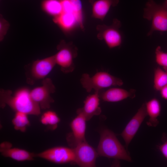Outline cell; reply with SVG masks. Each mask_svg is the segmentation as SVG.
<instances>
[{
    "mask_svg": "<svg viewBox=\"0 0 167 167\" xmlns=\"http://www.w3.org/2000/svg\"><path fill=\"white\" fill-rule=\"evenodd\" d=\"M41 85L30 90V95L33 100L42 109H49L51 104L54 102L51 94L55 92V87L52 79L45 78L42 80Z\"/></svg>",
    "mask_w": 167,
    "mask_h": 167,
    "instance_id": "ba28073f",
    "label": "cell"
},
{
    "mask_svg": "<svg viewBox=\"0 0 167 167\" xmlns=\"http://www.w3.org/2000/svg\"><path fill=\"white\" fill-rule=\"evenodd\" d=\"M34 155L58 164L75 163V160L74 148L62 146L51 148Z\"/></svg>",
    "mask_w": 167,
    "mask_h": 167,
    "instance_id": "9c48e42d",
    "label": "cell"
},
{
    "mask_svg": "<svg viewBox=\"0 0 167 167\" xmlns=\"http://www.w3.org/2000/svg\"><path fill=\"white\" fill-rule=\"evenodd\" d=\"M100 134L97 148L98 155L129 162L132 161L129 154L112 131L107 129H104L101 131Z\"/></svg>",
    "mask_w": 167,
    "mask_h": 167,
    "instance_id": "7a4b0ae2",
    "label": "cell"
},
{
    "mask_svg": "<svg viewBox=\"0 0 167 167\" xmlns=\"http://www.w3.org/2000/svg\"><path fill=\"white\" fill-rule=\"evenodd\" d=\"M167 84V72L160 67L155 69L154 73L153 88L157 91Z\"/></svg>",
    "mask_w": 167,
    "mask_h": 167,
    "instance_id": "ffe728a7",
    "label": "cell"
},
{
    "mask_svg": "<svg viewBox=\"0 0 167 167\" xmlns=\"http://www.w3.org/2000/svg\"><path fill=\"white\" fill-rule=\"evenodd\" d=\"M0 152L6 157L10 158L17 161H32L35 156L34 154L26 150L16 148H12L11 144L5 142L0 144Z\"/></svg>",
    "mask_w": 167,
    "mask_h": 167,
    "instance_id": "9a60e30c",
    "label": "cell"
},
{
    "mask_svg": "<svg viewBox=\"0 0 167 167\" xmlns=\"http://www.w3.org/2000/svg\"><path fill=\"white\" fill-rule=\"evenodd\" d=\"M72 4L81 23L84 25L82 5L80 0H69Z\"/></svg>",
    "mask_w": 167,
    "mask_h": 167,
    "instance_id": "cb8c5ba5",
    "label": "cell"
},
{
    "mask_svg": "<svg viewBox=\"0 0 167 167\" xmlns=\"http://www.w3.org/2000/svg\"><path fill=\"white\" fill-rule=\"evenodd\" d=\"M121 21L115 19L110 25H98L96 29L98 32L97 37L100 40H103L109 49L120 46L122 42V36L120 30Z\"/></svg>",
    "mask_w": 167,
    "mask_h": 167,
    "instance_id": "52a82bcc",
    "label": "cell"
},
{
    "mask_svg": "<svg viewBox=\"0 0 167 167\" xmlns=\"http://www.w3.org/2000/svg\"><path fill=\"white\" fill-rule=\"evenodd\" d=\"M53 20L61 29L65 32H70L78 27L80 28L77 17L73 13L63 12L59 16Z\"/></svg>",
    "mask_w": 167,
    "mask_h": 167,
    "instance_id": "2e32d148",
    "label": "cell"
},
{
    "mask_svg": "<svg viewBox=\"0 0 167 167\" xmlns=\"http://www.w3.org/2000/svg\"><path fill=\"white\" fill-rule=\"evenodd\" d=\"M135 93L133 89L127 90L117 87L111 88L105 91L99 92L100 98L104 101L111 102H119L129 97L134 98Z\"/></svg>",
    "mask_w": 167,
    "mask_h": 167,
    "instance_id": "5bb4252c",
    "label": "cell"
},
{
    "mask_svg": "<svg viewBox=\"0 0 167 167\" xmlns=\"http://www.w3.org/2000/svg\"><path fill=\"white\" fill-rule=\"evenodd\" d=\"M119 0H97L92 3V16L103 20L110 8L117 5Z\"/></svg>",
    "mask_w": 167,
    "mask_h": 167,
    "instance_id": "e0dca14e",
    "label": "cell"
},
{
    "mask_svg": "<svg viewBox=\"0 0 167 167\" xmlns=\"http://www.w3.org/2000/svg\"><path fill=\"white\" fill-rule=\"evenodd\" d=\"M155 58L157 64L162 66L164 69H167V52L162 51L159 46L155 49Z\"/></svg>",
    "mask_w": 167,
    "mask_h": 167,
    "instance_id": "603a6c76",
    "label": "cell"
},
{
    "mask_svg": "<svg viewBox=\"0 0 167 167\" xmlns=\"http://www.w3.org/2000/svg\"><path fill=\"white\" fill-rule=\"evenodd\" d=\"M164 70L167 72V69H164Z\"/></svg>",
    "mask_w": 167,
    "mask_h": 167,
    "instance_id": "f1b7e54d",
    "label": "cell"
},
{
    "mask_svg": "<svg viewBox=\"0 0 167 167\" xmlns=\"http://www.w3.org/2000/svg\"><path fill=\"white\" fill-rule=\"evenodd\" d=\"M73 148L75 156V163L81 167L95 166L98 153L86 141L79 143Z\"/></svg>",
    "mask_w": 167,
    "mask_h": 167,
    "instance_id": "30bf717a",
    "label": "cell"
},
{
    "mask_svg": "<svg viewBox=\"0 0 167 167\" xmlns=\"http://www.w3.org/2000/svg\"><path fill=\"white\" fill-rule=\"evenodd\" d=\"M56 65L54 55L34 61L26 72L27 83L33 85L45 78Z\"/></svg>",
    "mask_w": 167,
    "mask_h": 167,
    "instance_id": "8992f818",
    "label": "cell"
},
{
    "mask_svg": "<svg viewBox=\"0 0 167 167\" xmlns=\"http://www.w3.org/2000/svg\"><path fill=\"white\" fill-rule=\"evenodd\" d=\"M159 91L161 97L163 99L167 100V84L161 88Z\"/></svg>",
    "mask_w": 167,
    "mask_h": 167,
    "instance_id": "4316f807",
    "label": "cell"
},
{
    "mask_svg": "<svg viewBox=\"0 0 167 167\" xmlns=\"http://www.w3.org/2000/svg\"><path fill=\"white\" fill-rule=\"evenodd\" d=\"M58 50L54 55L56 65L61 71L65 74L73 72L75 66L74 59L78 55V49L72 42L61 41L57 47Z\"/></svg>",
    "mask_w": 167,
    "mask_h": 167,
    "instance_id": "5b68a950",
    "label": "cell"
},
{
    "mask_svg": "<svg viewBox=\"0 0 167 167\" xmlns=\"http://www.w3.org/2000/svg\"><path fill=\"white\" fill-rule=\"evenodd\" d=\"M77 114V115L71 123L72 132L67 138L69 143L74 148L79 143L86 141L85 134L87 121L82 114Z\"/></svg>",
    "mask_w": 167,
    "mask_h": 167,
    "instance_id": "7c38bea8",
    "label": "cell"
},
{
    "mask_svg": "<svg viewBox=\"0 0 167 167\" xmlns=\"http://www.w3.org/2000/svg\"><path fill=\"white\" fill-rule=\"evenodd\" d=\"M162 4L164 6L167 7V0H165Z\"/></svg>",
    "mask_w": 167,
    "mask_h": 167,
    "instance_id": "83f0119b",
    "label": "cell"
},
{
    "mask_svg": "<svg viewBox=\"0 0 167 167\" xmlns=\"http://www.w3.org/2000/svg\"><path fill=\"white\" fill-rule=\"evenodd\" d=\"M145 105L143 103L131 118L120 135L127 147L147 116Z\"/></svg>",
    "mask_w": 167,
    "mask_h": 167,
    "instance_id": "8fae6325",
    "label": "cell"
},
{
    "mask_svg": "<svg viewBox=\"0 0 167 167\" xmlns=\"http://www.w3.org/2000/svg\"><path fill=\"white\" fill-rule=\"evenodd\" d=\"M0 106L7 105L16 112L38 115L41 113L40 106L32 99L30 90L26 87L19 88L14 93L9 89H0Z\"/></svg>",
    "mask_w": 167,
    "mask_h": 167,
    "instance_id": "6da1fadb",
    "label": "cell"
},
{
    "mask_svg": "<svg viewBox=\"0 0 167 167\" xmlns=\"http://www.w3.org/2000/svg\"><path fill=\"white\" fill-rule=\"evenodd\" d=\"M27 114L24 113L16 112L12 120L14 128L21 131H25L27 127L30 124Z\"/></svg>",
    "mask_w": 167,
    "mask_h": 167,
    "instance_id": "44dd1931",
    "label": "cell"
},
{
    "mask_svg": "<svg viewBox=\"0 0 167 167\" xmlns=\"http://www.w3.org/2000/svg\"><path fill=\"white\" fill-rule=\"evenodd\" d=\"M10 27L9 22L1 15L0 18V41H2L6 36Z\"/></svg>",
    "mask_w": 167,
    "mask_h": 167,
    "instance_id": "d4e9b609",
    "label": "cell"
},
{
    "mask_svg": "<svg viewBox=\"0 0 167 167\" xmlns=\"http://www.w3.org/2000/svg\"><path fill=\"white\" fill-rule=\"evenodd\" d=\"M43 11L53 17L59 16L63 12L61 0H45L42 4Z\"/></svg>",
    "mask_w": 167,
    "mask_h": 167,
    "instance_id": "d6986e66",
    "label": "cell"
},
{
    "mask_svg": "<svg viewBox=\"0 0 167 167\" xmlns=\"http://www.w3.org/2000/svg\"><path fill=\"white\" fill-rule=\"evenodd\" d=\"M100 98L98 92L95 91L93 94L89 95L84 101L83 106L77 109V113L83 115L87 121L94 116L100 115L101 112L99 106Z\"/></svg>",
    "mask_w": 167,
    "mask_h": 167,
    "instance_id": "4fadbf2b",
    "label": "cell"
},
{
    "mask_svg": "<svg viewBox=\"0 0 167 167\" xmlns=\"http://www.w3.org/2000/svg\"><path fill=\"white\" fill-rule=\"evenodd\" d=\"M157 148L163 156L167 159V139L163 140V142L157 146Z\"/></svg>",
    "mask_w": 167,
    "mask_h": 167,
    "instance_id": "484cf974",
    "label": "cell"
},
{
    "mask_svg": "<svg viewBox=\"0 0 167 167\" xmlns=\"http://www.w3.org/2000/svg\"><path fill=\"white\" fill-rule=\"evenodd\" d=\"M80 82L88 92L93 90L99 92L104 89L112 86H120L123 84L121 79L103 71L97 72L92 76L88 73H84L81 77Z\"/></svg>",
    "mask_w": 167,
    "mask_h": 167,
    "instance_id": "3957f363",
    "label": "cell"
},
{
    "mask_svg": "<svg viewBox=\"0 0 167 167\" xmlns=\"http://www.w3.org/2000/svg\"><path fill=\"white\" fill-rule=\"evenodd\" d=\"M143 17L151 22L148 36L156 31L167 32V7L158 4L153 0H148L143 9Z\"/></svg>",
    "mask_w": 167,
    "mask_h": 167,
    "instance_id": "277c9868",
    "label": "cell"
},
{
    "mask_svg": "<svg viewBox=\"0 0 167 167\" xmlns=\"http://www.w3.org/2000/svg\"><path fill=\"white\" fill-rule=\"evenodd\" d=\"M145 105L147 114L149 117L147 124L149 126H156L159 123L157 118L160 115L161 111L160 101L154 98L146 102Z\"/></svg>",
    "mask_w": 167,
    "mask_h": 167,
    "instance_id": "ac0fdd59",
    "label": "cell"
},
{
    "mask_svg": "<svg viewBox=\"0 0 167 167\" xmlns=\"http://www.w3.org/2000/svg\"><path fill=\"white\" fill-rule=\"evenodd\" d=\"M41 121L43 124L49 125L54 130L57 128L60 119L55 112L49 110L43 114L41 117Z\"/></svg>",
    "mask_w": 167,
    "mask_h": 167,
    "instance_id": "7402d4cb",
    "label": "cell"
}]
</instances>
